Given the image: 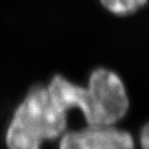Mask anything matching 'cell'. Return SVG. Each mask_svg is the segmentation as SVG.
<instances>
[{"instance_id":"obj_1","label":"cell","mask_w":149,"mask_h":149,"mask_svg":"<svg viewBox=\"0 0 149 149\" xmlns=\"http://www.w3.org/2000/svg\"><path fill=\"white\" fill-rule=\"evenodd\" d=\"M50 95L62 110H81L89 125H112L125 115L128 100L117 74L105 68L94 70L88 87L83 88L56 76L48 87Z\"/></svg>"},{"instance_id":"obj_2","label":"cell","mask_w":149,"mask_h":149,"mask_svg":"<svg viewBox=\"0 0 149 149\" xmlns=\"http://www.w3.org/2000/svg\"><path fill=\"white\" fill-rule=\"evenodd\" d=\"M66 127V112L48 88L34 87L16 110L6 133L8 149H40L46 140L58 138Z\"/></svg>"},{"instance_id":"obj_3","label":"cell","mask_w":149,"mask_h":149,"mask_svg":"<svg viewBox=\"0 0 149 149\" xmlns=\"http://www.w3.org/2000/svg\"><path fill=\"white\" fill-rule=\"evenodd\" d=\"M60 149H135L132 136L112 125H89L63 135Z\"/></svg>"},{"instance_id":"obj_4","label":"cell","mask_w":149,"mask_h":149,"mask_svg":"<svg viewBox=\"0 0 149 149\" xmlns=\"http://www.w3.org/2000/svg\"><path fill=\"white\" fill-rule=\"evenodd\" d=\"M106 8L116 15H128L141 8L147 0H100Z\"/></svg>"},{"instance_id":"obj_5","label":"cell","mask_w":149,"mask_h":149,"mask_svg":"<svg viewBox=\"0 0 149 149\" xmlns=\"http://www.w3.org/2000/svg\"><path fill=\"white\" fill-rule=\"evenodd\" d=\"M141 145L143 149H149V123L143 127L141 133Z\"/></svg>"}]
</instances>
